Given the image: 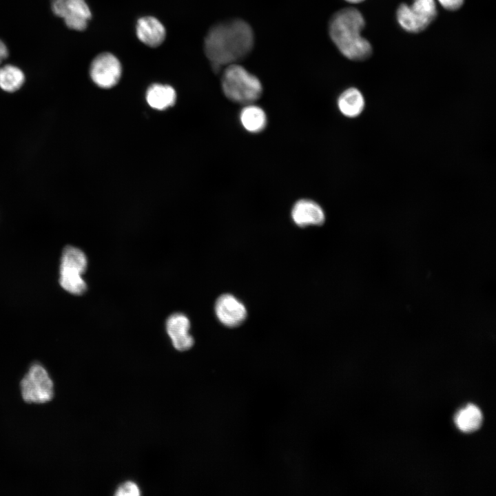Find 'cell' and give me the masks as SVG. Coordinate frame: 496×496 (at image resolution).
Instances as JSON below:
<instances>
[{
    "instance_id": "obj_1",
    "label": "cell",
    "mask_w": 496,
    "mask_h": 496,
    "mask_svg": "<svg viewBox=\"0 0 496 496\" xmlns=\"http://www.w3.org/2000/svg\"><path fill=\"white\" fill-rule=\"evenodd\" d=\"M254 45V34L250 25L242 19H234L209 29L204 49L213 70L218 72L222 68L245 58Z\"/></svg>"
},
{
    "instance_id": "obj_2",
    "label": "cell",
    "mask_w": 496,
    "mask_h": 496,
    "mask_svg": "<svg viewBox=\"0 0 496 496\" xmlns=\"http://www.w3.org/2000/svg\"><path fill=\"white\" fill-rule=\"evenodd\" d=\"M365 26L362 13L355 8L337 11L329 23V34L340 53L352 61H364L373 52L370 42L361 35Z\"/></svg>"
},
{
    "instance_id": "obj_3",
    "label": "cell",
    "mask_w": 496,
    "mask_h": 496,
    "mask_svg": "<svg viewBox=\"0 0 496 496\" xmlns=\"http://www.w3.org/2000/svg\"><path fill=\"white\" fill-rule=\"evenodd\" d=\"M221 86L227 99L240 104L253 103L262 93V85L258 78L238 63L225 67Z\"/></svg>"
},
{
    "instance_id": "obj_4",
    "label": "cell",
    "mask_w": 496,
    "mask_h": 496,
    "mask_svg": "<svg viewBox=\"0 0 496 496\" xmlns=\"http://www.w3.org/2000/svg\"><path fill=\"white\" fill-rule=\"evenodd\" d=\"M23 401L27 404H43L55 395L54 383L48 369L40 362L31 364L19 382Z\"/></svg>"
},
{
    "instance_id": "obj_5",
    "label": "cell",
    "mask_w": 496,
    "mask_h": 496,
    "mask_svg": "<svg viewBox=\"0 0 496 496\" xmlns=\"http://www.w3.org/2000/svg\"><path fill=\"white\" fill-rule=\"evenodd\" d=\"M51 9L68 28L76 31L85 30L92 18L85 0H52Z\"/></svg>"
},
{
    "instance_id": "obj_6",
    "label": "cell",
    "mask_w": 496,
    "mask_h": 496,
    "mask_svg": "<svg viewBox=\"0 0 496 496\" xmlns=\"http://www.w3.org/2000/svg\"><path fill=\"white\" fill-rule=\"evenodd\" d=\"M89 74L95 85L101 88L108 89L118 83L122 74V66L113 54L103 52L91 62Z\"/></svg>"
},
{
    "instance_id": "obj_7",
    "label": "cell",
    "mask_w": 496,
    "mask_h": 496,
    "mask_svg": "<svg viewBox=\"0 0 496 496\" xmlns=\"http://www.w3.org/2000/svg\"><path fill=\"white\" fill-rule=\"evenodd\" d=\"M215 312L219 321L229 327L240 325L247 317L244 304L231 294H223L216 300Z\"/></svg>"
},
{
    "instance_id": "obj_8",
    "label": "cell",
    "mask_w": 496,
    "mask_h": 496,
    "mask_svg": "<svg viewBox=\"0 0 496 496\" xmlns=\"http://www.w3.org/2000/svg\"><path fill=\"white\" fill-rule=\"evenodd\" d=\"M190 322L183 313H174L166 320V331L174 347L179 351H187L194 343L189 334Z\"/></svg>"
},
{
    "instance_id": "obj_9",
    "label": "cell",
    "mask_w": 496,
    "mask_h": 496,
    "mask_svg": "<svg viewBox=\"0 0 496 496\" xmlns=\"http://www.w3.org/2000/svg\"><path fill=\"white\" fill-rule=\"evenodd\" d=\"M291 218L300 227L321 225L325 220L322 208L317 203L309 199L298 200L291 209Z\"/></svg>"
},
{
    "instance_id": "obj_10",
    "label": "cell",
    "mask_w": 496,
    "mask_h": 496,
    "mask_svg": "<svg viewBox=\"0 0 496 496\" xmlns=\"http://www.w3.org/2000/svg\"><path fill=\"white\" fill-rule=\"evenodd\" d=\"M136 33L143 43L151 48L159 46L166 36L164 25L158 19L152 16L143 17L138 20Z\"/></svg>"
},
{
    "instance_id": "obj_11",
    "label": "cell",
    "mask_w": 496,
    "mask_h": 496,
    "mask_svg": "<svg viewBox=\"0 0 496 496\" xmlns=\"http://www.w3.org/2000/svg\"><path fill=\"white\" fill-rule=\"evenodd\" d=\"M145 99L151 107L164 110L174 105L176 93L169 85L154 83L147 88Z\"/></svg>"
},
{
    "instance_id": "obj_12",
    "label": "cell",
    "mask_w": 496,
    "mask_h": 496,
    "mask_svg": "<svg viewBox=\"0 0 496 496\" xmlns=\"http://www.w3.org/2000/svg\"><path fill=\"white\" fill-rule=\"evenodd\" d=\"M337 103L340 112L349 118L359 116L365 105L363 94L355 87H349L344 90L340 94Z\"/></svg>"
},
{
    "instance_id": "obj_13",
    "label": "cell",
    "mask_w": 496,
    "mask_h": 496,
    "mask_svg": "<svg viewBox=\"0 0 496 496\" xmlns=\"http://www.w3.org/2000/svg\"><path fill=\"white\" fill-rule=\"evenodd\" d=\"M239 118L243 128L250 133L262 132L267 122L265 111L252 103L247 104L241 110Z\"/></svg>"
},
{
    "instance_id": "obj_14",
    "label": "cell",
    "mask_w": 496,
    "mask_h": 496,
    "mask_svg": "<svg viewBox=\"0 0 496 496\" xmlns=\"http://www.w3.org/2000/svg\"><path fill=\"white\" fill-rule=\"evenodd\" d=\"M87 267V259L84 252L76 247L68 245L62 251L60 269L83 274Z\"/></svg>"
},
{
    "instance_id": "obj_15",
    "label": "cell",
    "mask_w": 496,
    "mask_h": 496,
    "mask_svg": "<svg viewBox=\"0 0 496 496\" xmlns=\"http://www.w3.org/2000/svg\"><path fill=\"white\" fill-rule=\"evenodd\" d=\"M25 81V75L18 66L6 64L0 67V89L7 93L19 90Z\"/></svg>"
},
{
    "instance_id": "obj_16",
    "label": "cell",
    "mask_w": 496,
    "mask_h": 496,
    "mask_svg": "<svg viewBox=\"0 0 496 496\" xmlns=\"http://www.w3.org/2000/svg\"><path fill=\"white\" fill-rule=\"evenodd\" d=\"M482 420L483 416L480 409L472 404L460 409L455 416L456 426L464 433L477 430L481 426Z\"/></svg>"
},
{
    "instance_id": "obj_17",
    "label": "cell",
    "mask_w": 496,
    "mask_h": 496,
    "mask_svg": "<svg viewBox=\"0 0 496 496\" xmlns=\"http://www.w3.org/2000/svg\"><path fill=\"white\" fill-rule=\"evenodd\" d=\"M396 18L400 27L410 33H419L428 26L413 12L410 5L405 3H402L398 6L396 10Z\"/></svg>"
},
{
    "instance_id": "obj_18",
    "label": "cell",
    "mask_w": 496,
    "mask_h": 496,
    "mask_svg": "<svg viewBox=\"0 0 496 496\" xmlns=\"http://www.w3.org/2000/svg\"><path fill=\"white\" fill-rule=\"evenodd\" d=\"M410 6L413 12L428 25L437 17V10L435 0H413Z\"/></svg>"
},
{
    "instance_id": "obj_19",
    "label": "cell",
    "mask_w": 496,
    "mask_h": 496,
    "mask_svg": "<svg viewBox=\"0 0 496 496\" xmlns=\"http://www.w3.org/2000/svg\"><path fill=\"white\" fill-rule=\"evenodd\" d=\"M59 282L65 291L73 295H83L87 289V284L82 276L59 273Z\"/></svg>"
},
{
    "instance_id": "obj_20",
    "label": "cell",
    "mask_w": 496,
    "mask_h": 496,
    "mask_svg": "<svg viewBox=\"0 0 496 496\" xmlns=\"http://www.w3.org/2000/svg\"><path fill=\"white\" fill-rule=\"evenodd\" d=\"M141 495V490L138 486L134 482L127 481L121 484L115 492L117 496H138Z\"/></svg>"
},
{
    "instance_id": "obj_21",
    "label": "cell",
    "mask_w": 496,
    "mask_h": 496,
    "mask_svg": "<svg viewBox=\"0 0 496 496\" xmlns=\"http://www.w3.org/2000/svg\"><path fill=\"white\" fill-rule=\"evenodd\" d=\"M440 4L446 10L455 11L464 4V0H437Z\"/></svg>"
},
{
    "instance_id": "obj_22",
    "label": "cell",
    "mask_w": 496,
    "mask_h": 496,
    "mask_svg": "<svg viewBox=\"0 0 496 496\" xmlns=\"http://www.w3.org/2000/svg\"><path fill=\"white\" fill-rule=\"evenodd\" d=\"M9 52L8 48L6 43L0 39V65L3 61L8 56Z\"/></svg>"
},
{
    "instance_id": "obj_23",
    "label": "cell",
    "mask_w": 496,
    "mask_h": 496,
    "mask_svg": "<svg viewBox=\"0 0 496 496\" xmlns=\"http://www.w3.org/2000/svg\"><path fill=\"white\" fill-rule=\"evenodd\" d=\"M350 3H358L364 1V0H344Z\"/></svg>"
}]
</instances>
